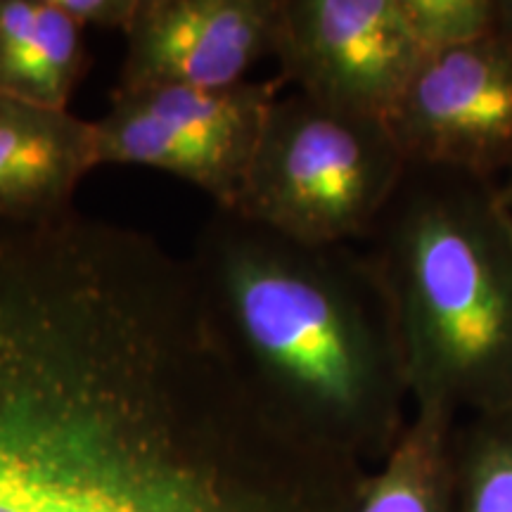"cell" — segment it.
<instances>
[{"label": "cell", "mask_w": 512, "mask_h": 512, "mask_svg": "<svg viewBox=\"0 0 512 512\" xmlns=\"http://www.w3.org/2000/svg\"><path fill=\"white\" fill-rule=\"evenodd\" d=\"M368 472L249 392L188 256L0 223V512H351Z\"/></svg>", "instance_id": "cell-1"}, {"label": "cell", "mask_w": 512, "mask_h": 512, "mask_svg": "<svg viewBox=\"0 0 512 512\" xmlns=\"http://www.w3.org/2000/svg\"><path fill=\"white\" fill-rule=\"evenodd\" d=\"M211 330L249 392L302 437L380 463L406 430V363L373 261L214 209L188 256Z\"/></svg>", "instance_id": "cell-2"}, {"label": "cell", "mask_w": 512, "mask_h": 512, "mask_svg": "<svg viewBox=\"0 0 512 512\" xmlns=\"http://www.w3.org/2000/svg\"><path fill=\"white\" fill-rule=\"evenodd\" d=\"M399 330L413 411L512 401V240L496 185L408 164L366 238Z\"/></svg>", "instance_id": "cell-3"}, {"label": "cell", "mask_w": 512, "mask_h": 512, "mask_svg": "<svg viewBox=\"0 0 512 512\" xmlns=\"http://www.w3.org/2000/svg\"><path fill=\"white\" fill-rule=\"evenodd\" d=\"M408 162L387 121L290 93L273 102L235 214L313 247L373 233Z\"/></svg>", "instance_id": "cell-4"}, {"label": "cell", "mask_w": 512, "mask_h": 512, "mask_svg": "<svg viewBox=\"0 0 512 512\" xmlns=\"http://www.w3.org/2000/svg\"><path fill=\"white\" fill-rule=\"evenodd\" d=\"M280 86L275 76L230 88H114L110 110L93 121L98 162L164 171L214 209H235Z\"/></svg>", "instance_id": "cell-5"}, {"label": "cell", "mask_w": 512, "mask_h": 512, "mask_svg": "<svg viewBox=\"0 0 512 512\" xmlns=\"http://www.w3.org/2000/svg\"><path fill=\"white\" fill-rule=\"evenodd\" d=\"M384 121L408 164L498 185L512 169V36L425 50Z\"/></svg>", "instance_id": "cell-6"}, {"label": "cell", "mask_w": 512, "mask_h": 512, "mask_svg": "<svg viewBox=\"0 0 512 512\" xmlns=\"http://www.w3.org/2000/svg\"><path fill=\"white\" fill-rule=\"evenodd\" d=\"M425 50L401 0H280V83L335 110L387 119Z\"/></svg>", "instance_id": "cell-7"}, {"label": "cell", "mask_w": 512, "mask_h": 512, "mask_svg": "<svg viewBox=\"0 0 512 512\" xmlns=\"http://www.w3.org/2000/svg\"><path fill=\"white\" fill-rule=\"evenodd\" d=\"M280 0H140L117 88H230L273 57Z\"/></svg>", "instance_id": "cell-8"}, {"label": "cell", "mask_w": 512, "mask_h": 512, "mask_svg": "<svg viewBox=\"0 0 512 512\" xmlns=\"http://www.w3.org/2000/svg\"><path fill=\"white\" fill-rule=\"evenodd\" d=\"M98 162L93 121L0 98V223H46L74 211Z\"/></svg>", "instance_id": "cell-9"}, {"label": "cell", "mask_w": 512, "mask_h": 512, "mask_svg": "<svg viewBox=\"0 0 512 512\" xmlns=\"http://www.w3.org/2000/svg\"><path fill=\"white\" fill-rule=\"evenodd\" d=\"M88 67L86 29L57 0H0V98L69 110Z\"/></svg>", "instance_id": "cell-10"}, {"label": "cell", "mask_w": 512, "mask_h": 512, "mask_svg": "<svg viewBox=\"0 0 512 512\" xmlns=\"http://www.w3.org/2000/svg\"><path fill=\"white\" fill-rule=\"evenodd\" d=\"M456 418L413 411L392 451L370 470L351 512H456L451 437Z\"/></svg>", "instance_id": "cell-11"}, {"label": "cell", "mask_w": 512, "mask_h": 512, "mask_svg": "<svg viewBox=\"0 0 512 512\" xmlns=\"http://www.w3.org/2000/svg\"><path fill=\"white\" fill-rule=\"evenodd\" d=\"M451 475L456 512H512V401L456 422Z\"/></svg>", "instance_id": "cell-12"}, {"label": "cell", "mask_w": 512, "mask_h": 512, "mask_svg": "<svg viewBox=\"0 0 512 512\" xmlns=\"http://www.w3.org/2000/svg\"><path fill=\"white\" fill-rule=\"evenodd\" d=\"M422 50L477 41L496 31V0H401Z\"/></svg>", "instance_id": "cell-13"}, {"label": "cell", "mask_w": 512, "mask_h": 512, "mask_svg": "<svg viewBox=\"0 0 512 512\" xmlns=\"http://www.w3.org/2000/svg\"><path fill=\"white\" fill-rule=\"evenodd\" d=\"M83 29L124 31L131 27L140 0H57Z\"/></svg>", "instance_id": "cell-14"}, {"label": "cell", "mask_w": 512, "mask_h": 512, "mask_svg": "<svg viewBox=\"0 0 512 512\" xmlns=\"http://www.w3.org/2000/svg\"><path fill=\"white\" fill-rule=\"evenodd\" d=\"M496 197L501 202L503 209H508L512 214V169L501 178V183L496 185Z\"/></svg>", "instance_id": "cell-15"}, {"label": "cell", "mask_w": 512, "mask_h": 512, "mask_svg": "<svg viewBox=\"0 0 512 512\" xmlns=\"http://www.w3.org/2000/svg\"><path fill=\"white\" fill-rule=\"evenodd\" d=\"M503 221H505V230H508L510 240H512V214L508 209H503Z\"/></svg>", "instance_id": "cell-16"}]
</instances>
